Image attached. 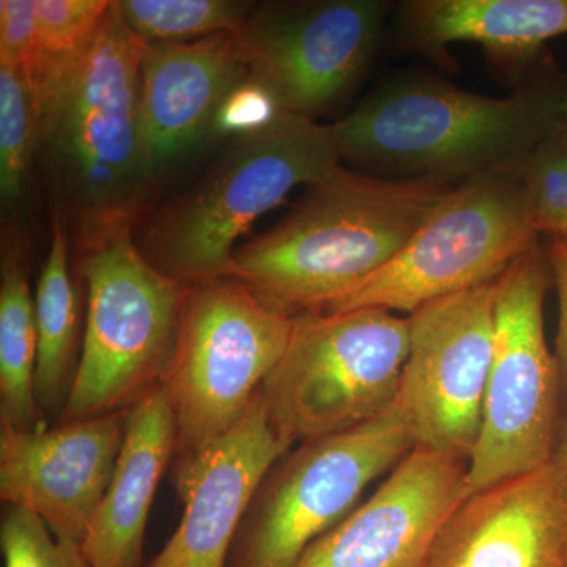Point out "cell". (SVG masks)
<instances>
[{"label":"cell","instance_id":"obj_1","mask_svg":"<svg viewBox=\"0 0 567 567\" xmlns=\"http://www.w3.org/2000/svg\"><path fill=\"white\" fill-rule=\"evenodd\" d=\"M567 78L547 69L505 99L445 81L380 85L330 126L341 159L375 177L458 185L518 171L565 115Z\"/></svg>","mask_w":567,"mask_h":567},{"label":"cell","instance_id":"obj_2","mask_svg":"<svg viewBox=\"0 0 567 567\" xmlns=\"http://www.w3.org/2000/svg\"><path fill=\"white\" fill-rule=\"evenodd\" d=\"M145 50L112 2L89 43L71 54L41 58L31 73L40 147L76 218L81 244L133 224L155 178L142 136Z\"/></svg>","mask_w":567,"mask_h":567},{"label":"cell","instance_id":"obj_3","mask_svg":"<svg viewBox=\"0 0 567 567\" xmlns=\"http://www.w3.org/2000/svg\"><path fill=\"white\" fill-rule=\"evenodd\" d=\"M453 186L341 166L308 186L281 223L238 246L233 278L282 315L323 311L382 270Z\"/></svg>","mask_w":567,"mask_h":567},{"label":"cell","instance_id":"obj_4","mask_svg":"<svg viewBox=\"0 0 567 567\" xmlns=\"http://www.w3.org/2000/svg\"><path fill=\"white\" fill-rule=\"evenodd\" d=\"M341 162L330 126L281 112L234 140L192 189L156 212L141 251L186 286L233 276L238 238L297 186L316 185Z\"/></svg>","mask_w":567,"mask_h":567},{"label":"cell","instance_id":"obj_5","mask_svg":"<svg viewBox=\"0 0 567 567\" xmlns=\"http://www.w3.org/2000/svg\"><path fill=\"white\" fill-rule=\"evenodd\" d=\"M121 224L82 241L87 317L61 421L132 409L159 385L188 286L159 271Z\"/></svg>","mask_w":567,"mask_h":567},{"label":"cell","instance_id":"obj_6","mask_svg":"<svg viewBox=\"0 0 567 567\" xmlns=\"http://www.w3.org/2000/svg\"><path fill=\"white\" fill-rule=\"evenodd\" d=\"M409 319L383 309L292 317L281 360L260 388L268 421L290 446L369 423L394 404Z\"/></svg>","mask_w":567,"mask_h":567},{"label":"cell","instance_id":"obj_7","mask_svg":"<svg viewBox=\"0 0 567 567\" xmlns=\"http://www.w3.org/2000/svg\"><path fill=\"white\" fill-rule=\"evenodd\" d=\"M292 317L233 276L189 284L159 386L177 421L178 464L244 417L279 363Z\"/></svg>","mask_w":567,"mask_h":567},{"label":"cell","instance_id":"obj_8","mask_svg":"<svg viewBox=\"0 0 567 567\" xmlns=\"http://www.w3.org/2000/svg\"><path fill=\"white\" fill-rule=\"evenodd\" d=\"M547 248L529 246L495 282L494 353L480 439L468 462V496L544 468L554 453L563 399L547 344Z\"/></svg>","mask_w":567,"mask_h":567},{"label":"cell","instance_id":"obj_9","mask_svg":"<svg viewBox=\"0 0 567 567\" xmlns=\"http://www.w3.org/2000/svg\"><path fill=\"white\" fill-rule=\"evenodd\" d=\"M536 240L522 169L458 183L382 270L322 312L413 315L440 298L498 281Z\"/></svg>","mask_w":567,"mask_h":567},{"label":"cell","instance_id":"obj_10","mask_svg":"<svg viewBox=\"0 0 567 567\" xmlns=\"http://www.w3.org/2000/svg\"><path fill=\"white\" fill-rule=\"evenodd\" d=\"M413 447L412 431L394 402L369 423L287 451L257 488L227 567H293Z\"/></svg>","mask_w":567,"mask_h":567},{"label":"cell","instance_id":"obj_11","mask_svg":"<svg viewBox=\"0 0 567 567\" xmlns=\"http://www.w3.org/2000/svg\"><path fill=\"white\" fill-rule=\"evenodd\" d=\"M495 282L406 317L409 354L394 402L415 447L465 462L475 451L494 353Z\"/></svg>","mask_w":567,"mask_h":567},{"label":"cell","instance_id":"obj_12","mask_svg":"<svg viewBox=\"0 0 567 567\" xmlns=\"http://www.w3.org/2000/svg\"><path fill=\"white\" fill-rule=\"evenodd\" d=\"M390 10L382 0L256 3L240 31L252 80L282 112L315 121L368 69Z\"/></svg>","mask_w":567,"mask_h":567},{"label":"cell","instance_id":"obj_13","mask_svg":"<svg viewBox=\"0 0 567 567\" xmlns=\"http://www.w3.org/2000/svg\"><path fill=\"white\" fill-rule=\"evenodd\" d=\"M128 410L31 431L0 425L2 502L81 547L114 475Z\"/></svg>","mask_w":567,"mask_h":567},{"label":"cell","instance_id":"obj_14","mask_svg":"<svg viewBox=\"0 0 567 567\" xmlns=\"http://www.w3.org/2000/svg\"><path fill=\"white\" fill-rule=\"evenodd\" d=\"M468 462L413 447L371 498L320 536L293 567H424L468 498Z\"/></svg>","mask_w":567,"mask_h":567},{"label":"cell","instance_id":"obj_15","mask_svg":"<svg viewBox=\"0 0 567 567\" xmlns=\"http://www.w3.org/2000/svg\"><path fill=\"white\" fill-rule=\"evenodd\" d=\"M292 450L276 434L259 394L244 417L199 456L177 464L183 517L145 567H227L235 537L268 470Z\"/></svg>","mask_w":567,"mask_h":567},{"label":"cell","instance_id":"obj_16","mask_svg":"<svg viewBox=\"0 0 567 567\" xmlns=\"http://www.w3.org/2000/svg\"><path fill=\"white\" fill-rule=\"evenodd\" d=\"M424 567H567V494L555 470L470 495Z\"/></svg>","mask_w":567,"mask_h":567},{"label":"cell","instance_id":"obj_17","mask_svg":"<svg viewBox=\"0 0 567 567\" xmlns=\"http://www.w3.org/2000/svg\"><path fill=\"white\" fill-rule=\"evenodd\" d=\"M251 78L240 32L147 47L141 69V118L155 177L213 133L224 102Z\"/></svg>","mask_w":567,"mask_h":567},{"label":"cell","instance_id":"obj_18","mask_svg":"<svg viewBox=\"0 0 567 567\" xmlns=\"http://www.w3.org/2000/svg\"><path fill=\"white\" fill-rule=\"evenodd\" d=\"M177 453V421L162 386L128 410L114 475L81 544L91 567H145L153 499Z\"/></svg>","mask_w":567,"mask_h":567},{"label":"cell","instance_id":"obj_19","mask_svg":"<svg viewBox=\"0 0 567 567\" xmlns=\"http://www.w3.org/2000/svg\"><path fill=\"white\" fill-rule=\"evenodd\" d=\"M567 35V0H406L398 7V41L447 59L446 47L475 43L498 65L525 69L548 41Z\"/></svg>","mask_w":567,"mask_h":567},{"label":"cell","instance_id":"obj_20","mask_svg":"<svg viewBox=\"0 0 567 567\" xmlns=\"http://www.w3.org/2000/svg\"><path fill=\"white\" fill-rule=\"evenodd\" d=\"M35 320L37 401L41 412L61 415L78 368V303L69 274V241L61 213L55 216L50 252L37 284Z\"/></svg>","mask_w":567,"mask_h":567},{"label":"cell","instance_id":"obj_21","mask_svg":"<svg viewBox=\"0 0 567 567\" xmlns=\"http://www.w3.org/2000/svg\"><path fill=\"white\" fill-rule=\"evenodd\" d=\"M35 298L20 249L7 252L0 282V425L31 431L47 424L37 401Z\"/></svg>","mask_w":567,"mask_h":567},{"label":"cell","instance_id":"obj_22","mask_svg":"<svg viewBox=\"0 0 567 567\" xmlns=\"http://www.w3.org/2000/svg\"><path fill=\"white\" fill-rule=\"evenodd\" d=\"M126 28L147 44L240 32L256 7L237 0H117Z\"/></svg>","mask_w":567,"mask_h":567},{"label":"cell","instance_id":"obj_23","mask_svg":"<svg viewBox=\"0 0 567 567\" xmlns=\"http://www.w3.org/2000/svg\"><path fill=\"white\" fill-rule=\"evenodd\" d=\"M40 148V112L31 73L0 65V196L3 207L24 193L29 167Z\"/></svg>","mask_w":567,"mask_h":567},{"label":"cell","instance_id":"obj_24","mask_svg":"<svg viewBox=\"0 0 567 567\" xmlns=\"http://www.w3.org/2000/svg\"><path fill=\"white\" fill-rule=\"evenodd\" d=\"M522 182L537 235H567V123L565 118L533 148Z\"/></svg>","mask_w":567,"mask_h":567},{"label":"cell","instance_id":"obj_25","mask_svg":"<svg viewBox=\"0 0 567 567\" xmlns=\"http://www.w3.org/2000/svg\"><path fill=\"white\" fill-rule=\"evenodd\" d=\"M0 548L6 567H91L80 546L59 540L21 507L7 506L0 520Z\"/></svg>","mask_w":567,"mask_h":567},{"label":"cell","instance_id":"obj_26","mask_svg":"<svg viewBox=\"0 0 567 567\" xmlns=\"http://www.w3.org/2000/svg\"><path fill=\"white\" fill-rule=\"evenodd\" d=\"M111 7L110 0H35L40 59L81 50L99 31Z\"/></svg>","mask_w":567,"mask_h":567},{"label":"cell","instance_id":"obj_27","mask_svg":"<svg viewBox=\"0 0 567 567\" xmlns=\"http://www.w3.org/2000/svg\"><path fill=\"white\" fill-rule=\"evenodd\" d=\"M281 112L274 95L251 78L224 102L216 115L213 133L237 140L264 128Z\"/></svg>","mask_w":567,"mask_h":567},{"label":"cell","instance_id":"obj_28","mask_svg":"<svg viewBox=\"0 0 567 567\" xmlns=\"http://www.w3.org/2000/svg\"><path fill=\"white\" fill-rule=\"evenodd\" d=\"M40 62L37 48L35 0L0 2V65L32 73Z\"/></svg>","mask_w":567,"mask_h":567},{"label":"cell","instance_id":"obj_29","mask_svg":"<svg viewBox=\"0 0 567 567\" xmlns=\"http://www.w3.org/2000/svg\"><path fill=\"white\" fill-rule=\"evenodd\" d=\"M550 259L551 281L558 293L559 320L555 358H557L563 399L567 401V254L555 241L547 248Z\"/></svg>","mask_w":567,"mask_h":567},{"label":"cell","instance_id":"obj_30","mask_svg":"<svg viewBox=\"0 0 567 567\" xmlns=\"http://www.w3.org/2000/svg\"><path fill=\"white\" fill-rule=\"evenodd\" d=\"M548 465L557 473L567 494V401L563 404L557 436H555L554 453H551Z\"/></svg>","mask_w":567,"mask_h":567},{"label":"cell","instance_id":"obj_31","mask_svg":"<svg viewBox=\"0 0 567 567\" xmlns=\"http://www.w3.org/2000/svg\"><path fill=\"white\" fill-rule=\"evenodd\" d=\"M551 241H555V244H557L559 248H561L563 251L567 254V235H565V237L561 238H555V240Z\"/></svg>","mask_w":567,"mask_h":567},{"label":"cell","instance_id":"obj_32","mask_svg":"<svg viewBox=\"0 0 567 567\" xmlns=\"http://www.w3.org/2000/svg\"><path fill=\"white\" fill-rule=\"evenodd\" d=\"M563 118H565V121L567 123V100H566V104H565V115H563Z\"/></svg>","mask_w":567,"mask_h":567}]
</instances>
